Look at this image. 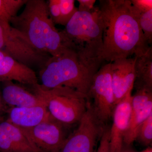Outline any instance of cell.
Wrapping results in <instances>:
<instances>
[{
    "label": "cell",
    "mask_w": 152,
    "mask_h": 152,
    "mask_svg": "<svg viewBox=\"0 0 152 152\" xmlns=\"http://www.w3.org/2000/svg\"><path fill=\"white\" fill-rule=\"evenodd\" d=\"M49 16L55 25H61V15L58 0H49L47 2Z\"/></svg>",
    "instance_id": "22"
},
{
    "label": "cell",
    "mask_w": 152,
    "mask_h": 152,
    "mask_svg": "<svg viewBox=\"0 0 152 152\" xmlns=\"http://www.w3.org/2000/svg\"><path fill=\"white\" fill-rule=\"evenodd\" d=\"M1 83L2 97L7 107H26L45 105L38 95L22 85L15 83L11 81Z\"/></svg>",
    "instance_id": "15"
},
{
    "label": "cell",
    "mask_w": 152,
    "mask_h": 152,
    "mask_svg": "<svg viewBox=\"0 0 152 152\" xmlns=\"http://www.w3.org/2000/svg\"><path fill=\"white\" fill-rule=\"evenodd\" d=\"M136 57V79L134 86L136 90L152 92V47L145 54Z\"/></svg>",
    "instance_id": "17"
},
{
    "label": "cell",
    "mask_w": 152,
    "mask_h": 152,
    "mask_svg": "<svg viewBox=\"0 0 152 152\" xmlns=\"http://www.w3.org/2000/svg\"><path fill=\"white\" fill-rule=\"evenodd\" d=\"M136 57L118 59L111 62L112 84L115 105L132 90L136 79Z\"/></svg>",
    "instance_id": "11"
},
{
    "label": "cell",
    "mask_w": 152,
    "mask_h": 152,
    "mask_svg": "<svg viewBox=\"0 0 152 152\" xmlns=\"http://www.w3.org/2000/svg\"><path fill=\"white\" fill-rule=\"evenodd\" d=\"M8 121L23 129L32 128L46 119L50 115L45 105L8 109Z\"/></svg>",
    "instance_id": "16"
},
{
    "label": "cell",
    "mask_w": 152,
    "mask_h": 152,
    "mask_svg": "<svg viewBox=\"0 0 152 152\" xmlns=\"http://www.w3.org/2000/svg\"><path fill=\"white\" fill-rule=\"evenodd\" d=\"M63 31L77 51L92 58L102 59L103 26L99 7L91 12L78 11Z\"/></svg>",
    "instance_id": "5"
},
{
    "label": "cell",
    "mask_w": 152,
    "mask_h": 152,
    "mask_svg": "<svg viewBox=\"0 0 152 152\" xmlns=\"http://www.w3.org/2000/svg\"><path fill=\"white\" fill-rule=\"evenodd\" d=\"M133 7V6H132ZM134 11L139 26L143 33L144 37L150 46L152 43V10L140 12L133 7Z\"/></svg>",
    "instance_id": "19"
},
{
    "label": "cell",
    "mask_w": 152,
    "mask_h": 152,
    "mask_svg": "<svg viewBox=\"0 0 152 152\" xmlns=\"http://www.w3.org/2000/svg\"><path fill=\"white\" fill-rule=\"evenodd\" d=\"M132 91H129L114 108L113 124L110 128V152H121L123 149L124 137L130 117Z\"/></svg>",
    "instance_id": "12"
},
{
    "label": "cell",
    "mask_w": 152,
    "mask_h": 152,
    "mask_svg": "<svg viewBox=\"0 0 152 152\" xmlns=\"http://www.w3.org/2000/svg\"><path fill=\"white\" fill-rule=\"evenodd\" d=\"M0 152H41L23 131L8 121L0 122Z\"/></svg>",
    "instance_id": "13"
},
{
    "label": "cell",
    "mask_w": 152,
    "mask_h": 152,
    "mask_svg": "<svg viewBox=\"0 0 152 152\" xmlns=\"http://www.w3.org/2000/svg\"><path fill=\"white\" fill-rule=\"evenodd\" d=\"M65 127L50 114L35 126L21 129L41 152H58L66 138Z\"/></svg>",
    "instance_id": "9"
},
{
    "label": "cell",
    "mask_w": 152,
    "mask_h": 152,
    "mask_svg": "<svg viewBox=\"0 0 152 152\" xmlns=\"http://www.w3.org/2000/svg\"><path fill=\"white\" fill-rule=\"evenodd\" d=\"M137 139L141 143L148 146L152 141V114L141 125L137 134Z\"/></svg>",
    "instance_id": "21"
},
{
    "label": "cell",
    "mask_w": 152,
    "mask_h": 152,
    "mask_svg": "<svg viewBox=\"0 0 152 152\" xmlns=\"http://www.w3.org/2000/svg\"><path fill=\"white\" fill-rule=\"evenodd\" d=\"M61 12V25L65 26L78 11L75 5V0H58Z\"/></svg>",
    "instance_id": "20"
},
{
    "label": "cell",
    "mask_w": 152,
    "mask_h": 152,
    "mask_svg": "<svg viewBox=\"0 0 152 152\" xmlns=\"http://www.w3.org/2000/svg\"><path fill=\"white\" fill-rule=\"evenodd\" d=\"M1 117H0V122H1Z\"/></svg>",
    "instance_id": "28"
},
{
    "label": "cell",
    "mask_w": 152,
    "mask_h": 152,
    "mask_svg": "<svg viewBox=\"0 0 152 152\" xmlns=\"http://www.w3.org/2000/svg\"><path fill=\"white\" fill-rule=\"evenodd\" d=\"M78 124L58 152H96V143L103 127L95 115L89 100L86 111Z\"/></svg>",
    "instance_id": "8"
},
{
    "label": "cell",
    "mask_w": 152,
    "mask_h": 152,
    "mask_svg": "<svg viewBox=\"0 0 152 152\" xmlns=\"http://www.w3.org/2000/svg\"><path fill=\"white\" fill-rule=\"evenodd\" d=\"M21 13L11 20V26L21 33L31 45L51 57H58L75 47L50 18L47 2L27 0Z\"/></svg>",
    "instance_id": "2"
},
{
    "label": "cell",
    "mask_w": 152,
    "mask_h": 152,
    "mask_svg": "<svg viewBox=\"0 0 152 152\" xmlns=\"http://www.w3.org/2000/svg\"><path fill=\"white\" fill-rule=\"evenodd\" d=\"M0 50L31 69L37 67L40 69L51 57L34 48L25 36L10 23L1 20Z\"/></svg>",
    "instance_id": "6"
},
{
    "label": "cell",
    "mask_w": 152,
    "mask_h": 152,
    "mask_svg": "<svg viewBox=\"0 0 152 152\" xmlns=\"http://www.w3.org/2000/svg\"><path fill=\"white\" fill-rule=\"evenodd\" d=\"M78 10L80 12H91L94 10L96 0H78Z\"/></svg>",
    "instance_id": "25"
},
{
    "label": "cell",
    "mask_w": 152,
    "mask_h": 152,
    "mask_svg": "<svg viewBox=\"0 0 152 152\" xmlns=\"http://www.w3.org/2000/svg\"><path fill=\"white\" fill-rule=\"evenodd\" d=\"M121 152H135L133 151H130V150H123V149L122 150V151Z\"/></svg>",
    "instance_id": "27"
},
{
    "label": "cell",
    "mask_w": 152,
    "mask_h": 152,
    "mask_svg": "<svg viewBox=\"0 0 152 152\" xmlns=\"http://www.w3.org/2000/svg\"><path fill=\"white\" fill-rule=\"evenodd\" d=\"M7 107L3 101L2 97L1 92L0 88V117L5 112H7L8 110Z\"/></svg>",
    "instance_id": "26"
},
{
    "label": "cell",
    "mask_w": 152,
    "mask_h": 152,
    "mask_svg": "<svg viewBox=\"0 0 152 152\" xmlns=\"http://www.w3.org/2000/svg\"><path fill=\"white\" fill-rule=\"evenodd\" d=\"M104 62L70 50L60 56L51 57L40 69V85L46 89L68 87L88 96L93 77Z\"/></svg>",
    "instance_id": "3"
},
{
    "label": "cell",
    "mask_w": 152,
    "mask_h": 152,
    "mask_svg": "<svg viewBox=\"0 0 152 152\" xmlns=\"http://www.w3.org/2000/svg\"><path fill=\"white\" fill-rule=\"evenodd\" d=\"M131 2L133 7L140 12L152 10V0H131Z\"/></svg>",
    "instance_id": "24"
},
{
    "label": "cell",
    "mask_w": 152,
    "mask_h": 152,
    "mask_svg": "<svg viewBox=\"0 0 152 152\" xmlns=\"http://www.w3.org/2000/svg\"><path fill=\"white\" fill-rule=\"evenodd\" d=\"M111 65V62H108L101 66L93 77L88 94V99H93L92 107L102 125L112 118L115 107Z\"/></svg>",
    "instance_id": "7"
},
{
    "label": "cell",
    "mask_w": 152,
    "mask_h": 152,
    "mask_svg": "<svg viewBox=\"0 0 152 152\" xmlns=\"http://www.w3.org/2000/svg\"><path fill=\"white\" fill-rule=\"evenodd\" d=\"M96 152H110V127L104 126L100 136V140Z\"/></svg>",
    "instance_id": "23"
},
{
    "label": "cell",
    "mask_w": 152,
    "mask_h": 152,
    "mask_svg": "<svg viewBox=\"0 0 152 152\" xmlns=\"http://www.w3.org/2000/svg\"><path fill=\"white\" fill-rule=\"evenodd\" d=\"M29 87L42 99L51 116L66 127L78 124L86 111L88 96L74 89H46L39 83Z\"/></svg>",
    "instance_id": "4"
},
{
    "label": "cell",
    "mask_w": 152,
    "mask_h": 152,
    "mask_svg": "<svg viewBox=\"0 0 152 152\" xmlns=\"http://www.w3.org/2000/svg\"><path fill=\"white\" fill-rule=\"evenodd\" d=\"M16 81L32 86L38 83L34 71L0 50V82Z\"/></svg>",
    "instance_id": "14"
},
{
    "label": "cell",
    "mask_w": 152,
    "mask_h": 152,
    "mask_svg": "<svg viewBox=\"0 0 152 152\" xmlns=\"http://www.w3.org/2000/svg\"><path fill=\"white\" fill-rule=\"evenodd\" d=\"M98 7L103 26L101 58L104 61L140 56L152 47L139 26L130 0H101Z\"/></svg>",
    "instance_id": "1"
},
{
    "label": "cell",
    "mask_w": 152,
    "mask_h": 152,
    "mask_svg": "<svg viewBox=\"0 0 152 152\" xmlns=\"http://www.w3.org/2000/svg\"><path fill=\"white\" fill-rule=\"evenodd\" d=\"M152 114V92L137 90L132 96L129 122L124 138V143L129 146L136 140L139 128Z\"/></svg>",
    "instance_id": "10"
},
{
    "label": "cell",
    "mask_w": 152,
    "mask_h": 152,
    "mask_svg": "<svg viewBox=\"0 0 152 152\" xmlns=\"http://www.w3.org/2000/svg\"><path fill=\"white\" fill-rule=\"evenodd\" d=\"M27 0H0V20L10 23Z\"/></svg>",
    "instance_id": "18"
}]
</instances>
